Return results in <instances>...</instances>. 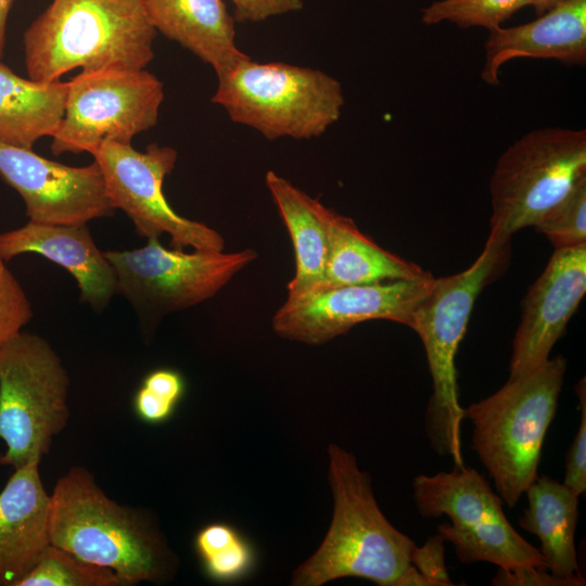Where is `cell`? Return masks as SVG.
Returning <instances> with one entry per match:
<instances>
[{
  "mask_svg": "<svg viewBox=\"0 0 586 586\" xmlns=\"http://www.w3.org/2000/svg\"><path fill=\"white\" fill-rule=\"evenodd\" d=\"M68 375L39 335L21 332L0 348V464L20 468L49 453L68 419Z\"/></svg>",
  "mask_w": 586,
  "mask_h": 586,
  "instance_id": "cell-9",
  "label": "cell"
},
{
  "mask_svg": "<svg viewBox=\"0 0 586 586\" xmlns=\"http://www.w3.org/2000/svg\"><path fill=\"white\" fill-rule=\"evenodd\" d=\"M51 545L114 571L126 585L164 578L173 557L133 512L111 500L81 468L60 477L50 495Z\"/></svg>",
  "mask_w": 586,
  "mask_h": 586,
  "instance_id": "cell-5",
  "label": "cell"
},
{
  "mask_svg": "<svg viewBox=\"0 0 586 586\" xmlns=\"http://www.w3.org/2000/svg\"><path fill=\"white\" fill-rule=\"evenodd\" d=\"M482 79L498 85L501 65L514 59L586 63V0H564L538 18L489 31L485 42Z\"/></svg>",
  "mask_w": 586,
  "mask_h": 586,
  "instance_id": "cell-18",
  "label": "cell"
},
{
  "mask_svg": "<svg viewBox=\"0 0 586 586\" xmlns=\"http://www.w3.org/2000/svg\"><path fill=\"white\" fill-rule=\"evenodd\" d=\"M586 292V243L557 249L528 289L512 342L509 378L543 365Z\"/></svg>",
  "mask_w": 586,
  "mask_h": 586,
  "instance_id": "cell-15",
  "label": "cell"
},
{
  "mask_svg": "<svg viewBox=\"0 0 586 586\" xmlns=\"http://www.w3.org/2000/svg\"><path fill=\"white\" fill-rule=\"evenodd\" d=\"M528 0H441L422 10V22L435 25L444 21L460 28L481 26L489 31L501 27Z\"/></svg>",
  "mask_w": 586,
  "mask_h": 586,
  "instance_id": "cell-26",
  "label": "cell"
},
{
  "mask_svg": "<svg viewBox=\"0 0 586 586\" xmlns=\"http://www.w3.org/2000/svg\"><path fill=\"white\" fill-rule=\"evenodd\" d=\"M91 155L101 169L111 205L126 213L139 235L158 239L168 234L170 246L177 250H225L217 230L180 216L164 195L165 177L178 157L175 149L152 143L141 152L131 144L106 141Z\"/></svg>",
  "mask_w": 586,
  "mask_h": 586,
  "instance_id": "cell-12",
  "label": "cell"
},
{
  "mask_svg": "<svg viewBox=\"0 0 586 586\" xmlns=\"http://www.w3.org/2000/svg\"><path fill=\"white\" fill-rule=\"evenodd\" d=\"M562 1L564 0H528V5H532L538 15H542Z\"/></svg>",
  "mask_w": 586,
  "mask_h": 586,
  "instance_id": "cell-36",
  "label": "cell"
},
{
  "mask_svg": "<svg viewBox=\"0 0 586 586\" xmlns=\"http://www.w3.org/2000/svg\"><path fill=\"white\" fill-rule=\"evenodd\" d=\"M586 179V130L543 127L523 135L499 156L489 192V234L504 241L535 227Z\"/></svg>",
  "mask_w": 586,
  "mask_h": 586,
  "instance_id": "cell-7",
  "label": "cell"
},
{
  "mask_svg": "<svg viewBox=\"0 0 586 586\" xmlns=\"http://www.w3.org/2000/svg\"><path fill=\"white\" fill-rule=\"evenodd\" d=\"M579 403L577 432L565 456L563 484L579 497L586 492V387L583 378L575 386Z\"/></svg>",
  "mask_w": 586,
  "mask_h": 586,
  "instance_id": "cell-29",
  "label": "cell"
},
{
  "mask_svg": "<svg viewBox=\"0 0 586 586\" xmlns=\"http://www.w3.org/2000/svg\"><path fill=\"white\" fill-rule=\"evenodd\" d=\"M33 318L31 304L0 256V348Z\"/></svg>",
  "mask_w": 586,
  "mask_h": 586,
  "instance_id": "cell-28",
  "label": "cell"
},
{
  "mask_svg": "<svg viewBox=\"0 0 586 586\" xmlns=\"http://www.w3.org/2000/svg\"><path fill=\"white\" fill-rule=\"evenodd\" d=\"M68 84L20 77L0 62V141L31 149L52 137L65 112Z\"/></svg>",
  "mask_w": 586,
  "mask_h": 586,
  "instance_id": "cell-22",
  "label": "cell"
},
{
  "mask_svg": "<svg viewBox=\"0 0 586 586\" xmlns=\"http://www.w3.org/2000/svg\"><path fill=\"white\" fill-rule=\"evenodd\" d=\"M234 21L262 22L269 17L295 12L303 8L302 0H231Z\"/></svg>",
  "mask_w": 586,
  "mask_h": 586,
  "instance_id": "cell-32",
  "label": "cell"
},
{
  "mask_svg": "<svg viewBox=\"0 0 586 586\" xmlns=\"http://www.w3.org/2000/svg\"><path fill=\"white\" fill-rule=\"evenodd\" d=\"M426 272L380 247L351 218L332 213L323 283L319 290L416 279Z\"/></svg>",
  "mask_w": 586,
  "mask_h": 586,
  "instance_id": "cell-23",
  "label": "cell"
},
{
  "mask_svg": "<svg viewBox=\"0 0 586 586\" xmlns=\"http://www.w3.org/2000/svg\"><path fill=\"white\" fill-rule=\"evenodd\" d=\"M524 495L527 507L519 525L540 539L547 570L558 576L578 574L575 530L579 496L547 475H537Z\"/></svg>",
  "mask_w": 586,
  "mask_h": 586,
  "instance_id": "cell-21",
  "label": "cell"
},
{
  "mask_svg": "<svg viewBox=\"0 0 586 586\" xmlns=\"http://www.w3.org/2000/svg\"><path fill=\"white\" fill-rule=\"evenodd\" d=\"M67 84L64 116L52 136L56 156L92 154L106 141L130 144L157 123L164 86L145 68L82 71Z\"/></svg>",
  "mask_w": 586,
  "mask_h": 586,
  "instance_id": "cell-10",
  "label": "cell"
},
{
  "mask_svg": "<svg viewBox=\"0 0 586 586\" xmlns=\"http://www.w3.org/2000/svg\"><path fill=\"white\" fill-rule=\"evenodd\" d=\"M265 182L294 250L295 273L288 283L286 300H298L322 286L333 211L272 170Z\"/></svg>",
  "mask_w": 586,
  "mask_h": 586,
  "instance_id": "cell-20",
  "label": "cell"
},
{
  "mask_svg": "<svg viewBox=\"0 0 586 586\" xmlns=\"http://www.w3.org/2000/svg\"><path fill=\"white\" fill-rule=\"evenodd\" d=\"M14 0H0V59L5 46L7 21Z\"/></svg>",
  "mask_w": 586,
  "mask_h": 586,
  "instance_id": "cell-35",
  "label": "cell"
},
{
  "mask_svg": "<svg viewBox=\"0 0 586 586\" xmlns=\"http://www.w3.org/2000/svg\"><path fill=\"white\" fill-rule=\"evenodd\" d=\"M328 482L333 514L317 550L292 574L293 586H321L359 577L380 586H397L411 565L416 543L381 511L371 477L356 457L337 444L328 446Z\"/></svg>",
  "mask_w": 586,
  "mask_h": 586,
  "instance_id": "cell-1",
  "label": "cell"
},
{
  "mask_svg": "<svg viewBox=\"0 0 586 586\" xmlns=\"http://www.w3.org/2000/svg\"><path fill=\"white\" fill-rule=\"evenodd\" d=\"M116 277V292L137 308L158 315L182 310L215 296L257 258L253 249L226 253L167 249L148 239L140 249L105 251Z\"/></svg>",
  "mask_w": 586,
  "mask_h": 586,
  "instance_id": "cell-11",
  "label": "cell"
},
{
  "mask_svg": "<svg viewBox=\"0 0 586 586\" xmlns=\"http://www.w3.org/2000/svg\"><path fill=\"white\" fill-rule=\"evenodd\" d=\"M194 546L204 572L216 582H240L256 566L254 546L229 523L213 522L205 525L198 532Z\"/></svg>",
  "mask_w": 586,
  "mask_h": 586,
  "instance_id": "cell-24",
  "label": "cell"
},
{
  "mask_svg": "<svg viewBox=\"0 0 586 586\" xmlns=\"http://www.w3.org/2000/svg\"><path fill=\"white\" fill-rule=\"evenodd\" d=\"M0 176L22 196L34 222L86 225L114 212L95 161L68 166L0 141Z\"/></svg>",
  "mask_w": 586,
  "mask_h": 586,
  "instance_id": "cell-14",
  "label": "cell"
},
{
  "mask_svg": "<svg viewBox=\"0 0 586 586\" xmlns=\"http://www.w3.org/2000/svg\"><path fill=\"white\" fill-rule=\"evenodd\" d=\"M217 78L212 102L232 122L269 140L320 137L339 120L344 105L340 81L309 67L247 58Z\"/></svg>",
  "mask_w": 586,
  "mask_h": 586,
  "instance_id": "cell-6",
  "label": "cell"
},
{
  "mask_svg": "<svg viewBox=\"0 0 586 586\" xmlns=\"http://www.w3.org/2000/svg\"><path fill=\"white\" fill-rule=\"evenodd\" d=\"M413 500L423 518L447 515L450 523L437 534L453 545L463 564L488 562L499 569H547L538 548L510 524L502 500L488 481L471 467H455L433 475L420 474L412 482Z\"/></svg>",
  "mask_w": 586,
  "mask_h": 586,
  "instance_id": "cell-8",
  "label": "cell"
},
{
  "mask_svg": "<svg viewBox=\"0 0 586 586\" xmlns=\"http://www.w3.org/2000/svg\"><path fill=\"white\" fill-rule=\"evenodd\" d=\"M433 282L434 277L426 272L416 279L326 288L285 300L272 317V329L283 339L321 345L370 320L409 327Z\"/></svg>",
  "mask_w": 586,
  "mask_h": 586,
  "instance_id": "cell-13",
  "label": "cell"
},
{
  "mask_svg": "<svg viewBox=\"0 0 586 586\" xmlns=\"http://www.w3.org/2000/svg\"><path fill=\"white\" fill-rule=\"evenodd\" d=\"M565 371V357L548 358L464 408L473 425V448L509 508L538 475L543 444L557 412Z\"/></svg>",
  "mask_w": 586,
  "mask_h": 586,
  "instance_id": "cell-3",
  "label": "cell"
},
{
  "mask_svg": "<svg viewBox=\"0 0 586 586\" xmlns=\"http://www.w3.org/2000/svg\"><path fill=\"white\" fill-rule=\"evenodd\" d=\"M176 406L143 385L135 397L137 413L150 423L164 422L173 415Z\"/></svg>",
  "mask_w": 586,
  "mask_h": 586,
  "instance_id": "cell-34",
  "label": "cell"
},
{
  "mask_svg": "<svg viewBox=\"0 0 586 586\" xmlns=\"http://www.w3.org/2000/svg\"><path fill=\"white\" fill-rule=\"evenodd\" d=\"M535 229L545 234L555 249L586 243V179L552 208Z\"/></svg>",
  "mask_w": 586,
  "mask_h": 586,
  "instance_id": "cell-27",
  "label": "cell"
},
{
  "mask_svg": "<svg viewBox=\"0 0 586 586\" xmlns=\"http://www.w3.org/2000/svg\"><path fill=\"white\" fill-rule=\"evenodd\" d=\"M49 510L39 461L14 469L0 492V586H17L51 545Z\"/></svg>",
  "mask_w": 586,
  "mask_h": 586,
  "instance_id": "cell-17",
  "label": "cell"
},
{
  "mask_svg": "<svg viewBox=\"0 0 586 586\" xmlns=\"http://www.w3.org/2000/svg\"><path fill=\"white\" fill-rule=\"evenodd\" d=\"M444 543L438 534L429 537L422 547L416 546L411 557V564L436 586L454 585L445 565Z\"/></svg>",
  "mask_w": 586,
  "mask_h": 586,
  "instance_id": "cell-31",
  "label": "cell"
},
{
  "mask_svg": "<svg viewBox=\"0 0 586 586\" xmlns=\"http://www.w3.org/2000/svg\"><path fill=\"white\" fill-rule=\"evenodd\" d=\"M17 586H126L111 569L84 561L50 545Z\"/></svg>",
  "mask_w": 586,
  "mask_h": 586,
  "instance_id": "cell-25",
  "label": "cell"
},
{
  "mask_svg": "<svg viewBox=\"0 0 586 586\" xmlns=\"http://www.w3.org/2000/svg\"><path fill=\"white\" fill-rule=\"evenodd\" d=\"M509 241L492 234L474 263L463 271L434 278L428 295L416 307L409 328L420 337L432 378L433 393L425 411V434L433 450L462 467L461 425L456 355L474 302L500 271Z\"/></svg>",
  "mask_w": 586,
  "mask_h": 586,
  "instance_id": "cell-4",
  "label": "cell"
},
{
  "mask_svg": "<svg viewBox=\"0 0 586 586\" xmlns=\"http://www.w3.org/2000/svg\"><path fill=\"white\" fill-rule=\"evenodd\" d=\"M156 30L142 0H52L24 33L30 79L51 82L75 68H145Z\"/></svg>",
  "mask_w": 586,
  "mask_h": 586,
  "instance_id": "cell-2",
  "label": "cell"
},
{
  "mask_svg": "<svg viewBox=\"0 0 586 586\" xmlns=\"http://www.w3.org/2000/svg\"><path fill=\"white\" fill-rule=\"evenodd\" d=\"M156 31L219 75L250 58L235 43L234 18L222 0H142Z\"/></svg>",
  "mask_w": 586,
  "mask_h": 586,
  "instance_id": "cell-19",
  "label": "cell"
},
{
  "mask_svg": "<svg viewBox=\"0 0 586 586\" xmlns=\"http://www.w3.org/2000/svg\"><path fill=\"white\" fill-rule=\"evenodd\" d=\"M36 253L66 269L76 280L80 301L102 309L116 292V277L87 225H52L28 221L0 233V256L9 262Z\"/></svg>",
  "mask_w": 586,
  "mask_h": 586,
  "instance_id": "cell-16",
  "label": "cell"
},
{
  "mask_svg": "<svg viewBox=\"0 0 586 586\" xmlns=\"http://www.w3.org/2000/svg\"><path fill=\"white\" fill-rule=\"evenodd\" d=\"M579 574L558 576L547 569L527 565L513 569H498L492 578L494 586H584Z\"/></svg>",
  "mask_w": 586,
  "mask_h": 586,
  "instance_id": "cell-30",
  "label": "cell"
},
{
  "mask_svg": "<svg viewBox=\"0 0 586 586\" xmlns=\"http://www.w3.org/2000/svg\"><path fill=\"white\" fill-rule=\"evenodd\" d=\"M142 385L175 405L179 403L186 391L182 374L168 368L150 372L143 379Z\"/></svg>",
  "mask_w": 586,
  "mask_h": 586,
  "instance_id": "cell-33",
  "label": "cell"
}]
</instances>
